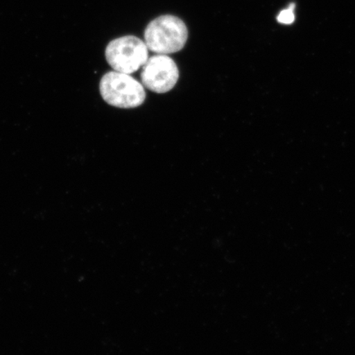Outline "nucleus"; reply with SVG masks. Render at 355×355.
Returning <instances> with one entry per match:
<instances>
[{
    "instance_id": "3",
    "label": "nucleus",
    "mask_w": 355,
    "mask_h": 355,
    "mask_svg": "<svg viewBox=\"0 0 355 355\" xmlns=\"http://www.w3.org/2000/svg\"><path fill=\"white\" fill-rule=\"evenodd\" d=\"M105 59L114 71L127 74L137 72L148 60V48L133 35L113 40L105 49Z\"/></svg>"
},
{
    "instance_id": "5",
    "label": "nucleus",
    "mask_w": 355,
    "mask_h": 355,
    "mask_svg": "<svg viewBox=\"0 0 355 355\" xmlns=\"http://www.w3.org/2000/svg\"><path fill=\"white\" fill-rule=\"evenodd\" d=\"M294 6H291L286 10L279 12L277 17V21L282 24H291L295 21Z\"/></svg>"
},
{
    "instance_id": "2",
    "label": "nucleus",
    "mask_w": 355,
    "mask_h": 355,
    "mask_svg": "<svg viewBox=\"0 0 355 355\" xmlns=\"http://www.w3.org/2000/svg\"><path fill=\"white\" fill-rule=\"evenodd\" d=\"M102 98L110 105L121 109H132L144 104V87L130 74L111 71L100 82Z\"/></svg>"
},
{
    "instance_id": "1",
    "label": "nucleus",
    "mask_w": 355,
    "mask_h": 355,
    "mask_svg": "<svg viewBox=\"0 0 355 355\" xmlns=\"http://www.w3.org/2000/svg\"><path fill=\"white\" fill-rule=\"evenodd\" d=\"M189 37L187 26L179 17L163 15L150 21L144 33L148 50L157 54H174L183 50Z\"/></svg>"
},
{
    "instance_id": "4",
    "label": "nucleus",
    "mask_w": 355,
    "mask_h": 355,
    "mask_svg": "<svg viewBox=\"0 0 355 355\" xmlns=\"http://www.w3.org/2000/svg\"><path fill=\"white\" fill-rule=\"evenodd\" d=\"M141 83L155 93H166L175 87L179 80V69L175 62L166 55L149 58L143 66Z\"/></svg>"
}]
</instances>
